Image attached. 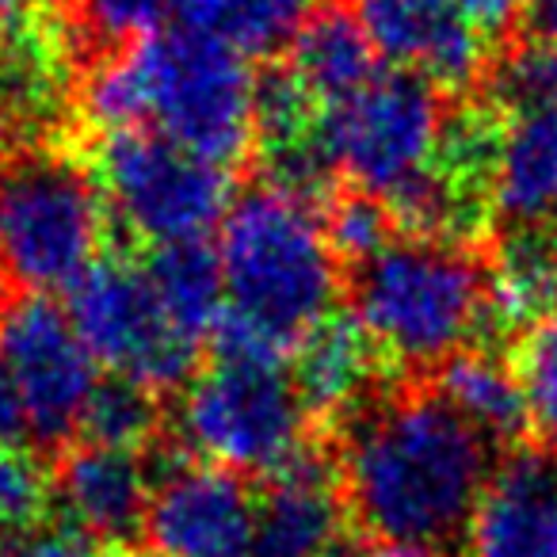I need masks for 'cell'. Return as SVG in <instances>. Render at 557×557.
I'll return each mask as SVG.
<instances>
[{"instance_id":"ac0fdd59","label":"cell","mask_w":557,"mask_h":557,"mask_svg":"<svg viewBox=\"0 0 557 557\" xmlns=\"http://www.w3.org/2000/svg\"><path fill=\"white\" fill-rule=\"evenodd\" d=\"M290 73L313 96V103L348 100L379 73V50L367 39L363 24L351 9H318L310 24L290 42Z\"/></svg>"},{"instance_id":"6da1fadb","label":"cell","mask_w":557,"mask_h":557,"mask_svg":"<svg viewBox=\"0 0 557 557\" xmlns=\"http://www.w3.org/2000/svg\"><path fill=\"white\" fill-rule=\"evenodd\" d=\"M493 478L488 440L440 394H401L348 428L341 488L382 546L435 554L470 527Z\"/></svg>"},{"instance_id":"9a60e30c","label":"cell","mask_w":557,"mask_h":557,"mask_svg":"<svg viewBox=\"0 0 557 557\" xmlns=\"http://www.w3.org/2000/svg\"><path fill=\"white\" fill-rule=\"evenodd\" d=\"M341 478L329 462L306 455L290 470L271 478L256 504V534L248 557H329L341 542Z\"/></svg>"},{"instance_id":"e0dca14e","label":"cell","mask_w":557,"mask_h":557,"mask_svg":"<svg viewBox=\"0 0 557 557\" xmlns=\"http://www.w3.org/2000/svg\"><path fill=\"white\" fill-rule=\"evenodd\" d=\"M493 210L519 225L557 214V96L504 111L496 131Z\"/></svg>"},{"instance_id":"d590c367","label":"cell","mask_w":557,"mask_h":557,"mask_svg":"<svg viewBox=\"0 0 557 557\" xmlns=\"http://www.w3.org/2000/svg\"><path fill=\"white\" fill-rule=\"evenodd\" d=\"M554 478H557V462H554Z\"/></svg>"},{"instance_id":"cb8c5ba5","label":"cell","mask_w":557,"mask_h":557,"mask_svg":"<svg viewBox=\"0 0 557 557\" xmlns=\"http://www.w3.org/2000/svg\"><path fill=\"white\" fill-rule=\"evenodd\" d=\"M54 500V478L39 455L24 447H0V539L39 531Z\"/></svg>"},{"instance_id":"484cf974","label":"cell","mask_w":557,"mask_h":557,"mask_svg":"<svg viewBox=\"0 0 557 557\" xmlns=\"http://www.w3.org/2000/svg\"><path fill=\"white\" fill-rule=\"evenodd\" d=\"M557 96V47L549 42H527L511 50L493 70V103L496 111H516L527 103L554 100Z\"/></svg>"},{"instance_id":"603a6c76","label":"cell","mask_w":557,"mask_h":557,"mask_svg":"<svg viewBox=\"0 0 557 557\" xmlns=\"http://www.w3.org/2000/svg\"><path fill=\"white\" fill-rule=\"evenodd\" d=\"M153 432H157L153 394L126 379L100 382L85 409V420H81L85 443H103V447L138 450Z\"/></svg>"},{"instance_id":"4fadbf2b","label":"cell","mask_w":557,"mask_h":557,"mask_svg":"<svg viewBox=\"0 0 557 557\" xmlns=\"http://www.w3.org/2000/svg\"><path fill=\"white\" fill-rule=\"evenodd\" d=\"M157 478L138 450L81 443L54 473V496L62 500L73 531L100 542H131L146 531Z\"/></svg>"},{"instance_id":"5bb4252c","label":"cell","mask_w":557,"mask_h":557,"mask_svg":"<svg viewBox=\"0 0 557 557\" xmlns=\"http://www.w3.org/2000/svg\"><path fill=\"white\" fill-rule=\"evenodd\" d=\"M470 557H557V478L539 455L516 450L488 478L470 527Z\"/></svg>"},{"instance_id":"f546056e","label":"cell","mask_w":557,"mask_h":557,"mask_svg":"<svg viewBox=\"0 0 557 557\" xmlns=\"http://www.w3.org/2000/svg\"><path fill=\"white\" fill-rule=\"evenodd\" d=\"M447 4L485 39H496L523 20V0H447Z\"/></svg>"},{"instance_id":"5b68a950","label":"cell","mask_w":557,"mask_h":557,"mask_svg":"<svg viewBox=\"0 0 557 557\" xmlns=\"http://www.w3.org/2000/svg\"><path fill=\"white\" fill-rule=\"evenodd\" d=\"M108 233L96 176L65 153L32 149L0 161V287L12 298L70 290Z\"/></svg>"},{"instance_id":"7402d4cb","label":"cell","mask_w":557,"mask_h":557,"mask_svg":"<svg viewBox=\"0 0 557 557\" xmlns=\"http://www.w3.org/2000/svg\"><path fill=\"white\" fill-rule=\"evenodd\" d=\"M321 0H225L214 35L245 58H268L298 39Z\"/></svg>"},{"instance_id":"277c9868","label":"cell","mask_w":557,"mask_h":557,"mask_svg":"<svg viewBox=\"0 0 557 557\" xmlns=\"http://www.w3.org/2000/svg\"><path fill=\"white\" fill-rule=\"evenodd\" d=\"M485 318V271L462 245L389 240L356 271V321L394 363L443 367Z\"/></svg>"},{"instance_id":"7a4b0ae2","label":"cell","mask_w":557,"mask_h":557,"mask_svg":"<svg viewBox=\"0 0 557 557\" xmlns=\"http://www.w3.org/2000/svg\"><path fill=\"white\" fill-rule=\"evenodd\" d=\"M248 58L195 27H169L119 47L85 81V115L108 134L153 131L214 164H237L256 138Z\"/></svg>"},{"instance_id":"4316f807","label":"cell","mask_w":557,"mask_h":557,"mask_svg":"<svg viewBox=\"0 0 557 557\" xmlns=\"http://www.w3.org/2000/svg\"><path fill=\"white\" fill-rule=\"evenodd\" d=\"M516 371L523 379L531 420L542 432L557 435V313L527 333Z\"/></svg>"},{"instance_id":"f1b7e54d","label":"cell","mask_w":557,"mask_h":557,"mask_svg":"<svg viewBox=\"0 0 557 557\" xmlns=\"http://www.w3.org/2000/svg\"><path fill=\"white\" fill-rule=\"evenodd\" d=\"M0 557H96L92 542L73 527H39V531L0 539Z\"/></svg>"},{"instance_id":"1f68e13d","label":"cell","mask_w":557,"mask_h":557,"mask_svg":"<svg viewBox=\"0 0 557 557\" xmlns=\"http://www.w3.org/2000/svg\"><path fill=\"white\" fill-rule=\"evenodd\" d=\"M531 42H549L557 47V0H523V20Z\"/></svg>"},{"instance_id":"44dd1931","label":"cell","mask_w":557,"mask_h":557,"mask_svg":"<svg viewBox=\"0 0 557 557\" xmlns=\"http://www.w3.org/2000/svg\"><path fill=\"white\" fill-rule=\"evenodd\" d=\"M146 275L157 290V302L164 306V313L180 333L191 336L195 344L202 336H214V329L222 325L225 310H230L218 248H207V240L161 245L149 256Z\"/></svg>"},{"instance_id":"8fae6325","label":"cell","mask_w":557,"mask_h":557,"mask_svg":"<svg viewBox=\"0 0 557 557\" xmlns=\"http://www.w3.org/2000/svg\"><path fill=\"white\" fill-rule=\"evenodd\" d=\"M146 534L157 557H248L256 500L237 473L172 462L153 485Z\"/></svg>"},{"instance_id":"52a82bcc","label":"cell","mask_w":557,"mask_h":557,"mask_svg":"<svg viewBox=\"0 0 557 557\" xmlns=\"http://www.w3.org/2000/svg\"><path fill=\"white\" fill-rule=\"evenodd\" d=\"M443 103L432 81L409 70H379L359 92L318 115V146L333 172L389 210L409 199L435 169Z\"/></svg>"},{"instance_id":"d4e9b609","label":"cell","mask_w":557,"mask_h":557,"mask_svg":"<svg viewBox=\"0 0 557 557\" xmlns=\"http://www.w3.org/2000/svg\"><path fill=\"white\" fill-rule=\"evenodd\" d=\"M389 230H394V210L374 195H348V199L333 202L325 218V237L336 260H351L356 268L374 260L394 240Z\"/></svg>"},{"instance_id":"2e32d148","label":"cell","mask_w":557,"mask_h":557,"mask_svg":"<svg viewBox=\"0 0 557 557\" xmlns=\"http://www.w3.org/2000/svg\"><path fill=\"white\" fill-rule=\"evenodd\" d=\"M382 351L356 318L333 313L295 344V389L306 412L321 420H341L363 412L371 386L379 379Z\"/></svg>"},{"instance_id":"d6a6232c","label":"cell","mask_w":557,"mask_h":557,"mask_svg":"<svg viewBox=\"0 0 557 557\" xmlns=\"http://www.w3.org/2000/svg\"><path fill=\"white\" fill-rule=\"evenodd\" d=\"M35 20H39L35 0H0V42L12 39V35H20V32H27Z\"/></svg>"},{"instance_id":"30bf717a","label":"cell","mask_w":557,"mask_h":557,"mask_svg":"<svg viewBox=\"0 0 557 557\" xmlns=\"http://www.w3.org/2000/svg\"><path fill=\"white\" fill-rule=\"evenodd\" d=\"M0 348L24 397L27 432L39 443L81 435V420L100 386V363L73 329L70 313L50 298H12L0 318Z\"/></svg>"},{"instance_id":"e575fe53","label":"cell","mask_w":557,"mask_h":557,"mask_svg":"<svg viewBox=\"0 0 557 557\" xmlns=\"http://www.w3.org/2000/svg\"><path fill=\"white\" fill-rule=\"evenodd\" d=\"M549 240H554V248H557V214H554V233H549Z\"/></svg>"},{"instance_id":"3957f363","label":"cell","mask_w":557,"mask_h":557,"mask_svg":"<svg viewBox=\"0 0 557 557\" xmlns=\"http://www.w3.org/2000/svg\"><path fill=\"white\" fill-rule=\"evenodd\" d=\"M225 298L237 321L287 351L333 318L341 268L313 202L275 184L245 191L218 233Z\"/></svg>"},{"instance_id":"4dcf8cb0","label":"cell","mask_w":557,"mask_h":557,"mask_svg":"<svg viewBox=\"0 0 557 557\" xmlns=\"http://www.w3.org/2000/svg\"><path fill=\"white\" fill-rule=\"evenodd\" d=\"M24 435H27L24 397H20L16 374H12L4 348H0V447H20Z\"/></svg>"},{"instance_id":"7c38bea8","label":"cell","mask_w":557,"mask_h":557,"mask_svg":"<svg viewBox=\"0 0 557 557\" xmlns=\"http://www.w3.org/2000/svg\"><path fill=\"white\" fill-rule=\"evenodd\" d=\"M356 16L379 58L432 81L466 88L485 70V35H478L447 0H356Z\"/></svg>"},{"instance_id":"ba28073f","label":"cell","mask_w":557,"mask_h":557,"mask_svg":"<svg viewBox=\"0 0 557 557\" xmlns=\"http://www.w3.org/2000/svg\"><path fill=\"white\" fill-rule=\"evenodd\" d=\"M100 187L115 218L146 245L207 240L230 214V169L153 131H115L96 153Z\"/></svg>"},{"instance_id":"8992f818","label":"cell","mask_w":557,"mask_h":557,"mask_svg":"<svg viewBox=\"0 0 557 557\" xmlns=\"http://www.w3.org/2000/svg\"><path fill=\"white\" fill-rule=\"evenodd\" d=\"M306 412L295 379L278 363L214 359L184 386L176 432L202 462L230 473L278 478L310 455Z\"/></svg>"},{"instance_id":"ffe728a7","label":"cell","mask_w":557,"mask_h":557,"mask_svg":"<svg viewBox=\"0 0 557 557\" xmlns=\"http://www.w3.org/2000/svg\"><path fill=\"white\" fill-rule=\"evenodd\" d=\"M488 321L504 333H531L557 313V248L549 237L519 230L496 248L485 271Z\"/></svg>"},{"instance_id":"9c48e42d","label":"cell","mask_w":557,"mask_h":557,"mask_svg":"<svg viewBox=\"0 0 557 557\" xmlns=\"http://www.w3.org/2000/svg\"><path fill=\"white\" fill-rule=\"evenodd\" d=\"M73 329L100 367L115 379L161 394L191 382L195 348L169 321L146 268L131 260H96L70 287Z\"/></svg>"},{"instance_id":"d6986e66","label":"cell","mask_w":557,"mask_h":557,"mask_svg":"<svg viewBox=\"0 0 557 557\" xmlns=\"http://www.w3.org/2000/svg\"><path fill=\"white\" fill-rule=\"evenodd\" d=\"M435 394L488 443L516 440L531 424L523 379L496 351L466 348L440 367V389Z\"/></svg>"},{"instance_id":"83f0119b","label":"cell","mask_w":557,"mask_h":557,"mask_svg":"<svg viewBox=\"0 0 557 557\" xmlns=\"http://www.w3.org/2000/svg\"><path fill=\"white\" fill-rule=\"evenodd\" d=\"M172 0H81V24L92 39L108 47H131L161 32Z\"/></svg>"},{"instance_id":"836d02e7","label":"cell","mask_w":557,"mask_h":557,"mask_svg":"<svg viewBox=\"0 0 557 557\" xmlns=\"http://www.w3.org/2000/svg\"><path fill=\"white\" fill-rule=\"evenodd\" d=\"M329 557H374V549H356V546H344V542H336V546L329 549Z\"/></svg>"}]
</instances>
